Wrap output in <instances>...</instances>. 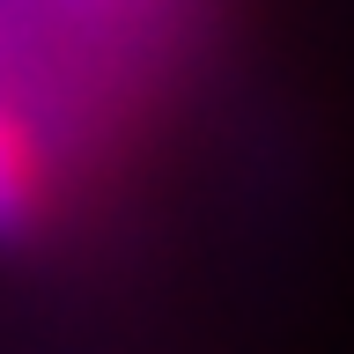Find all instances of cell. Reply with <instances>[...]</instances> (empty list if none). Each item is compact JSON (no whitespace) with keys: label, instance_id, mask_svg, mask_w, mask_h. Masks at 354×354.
I'll list each match as a JSON object with an SVG mask.
<instances>
[{"label":"cell","instance_id":"obj_1","mask_svg":"<svg viewBox=\"0 0 354 354\" xmlns=\"http://www.w3.org/2000/svg\"><path fill=\"white\" fill-rule=\"evenodd\" d=\"M52 214V148L15 88L0 82V243L37 236Z\"/></svg>","mask_w":354,"mask_h":354}]
</instances>
